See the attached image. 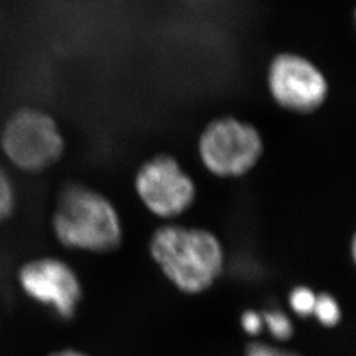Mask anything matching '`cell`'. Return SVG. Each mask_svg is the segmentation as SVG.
Listing matches in <instances>:
<instances>
[{
    "label": "cell",
    "mask_w": 356,
    "mask_h": 356,
    "mask_svg": "<svg viewBox=\"0 0 356 356\" xmlns=\"http://www.w3.org/2000/svg\"><path fill=\"white\" fill-rule=\"evenodd\" d=\"M148 250L166 280L189 296L207 292L226 266L220 239L201 227L166 223L153 231Z\"/></svg>",
    "instance_id": "obj_1"
},
{
    "label": "cell",
    "mask_w": 356,
    "mask_h": 356,
    "mask_svg": "<svg viewBox=\"0 0 356 356\" xmlns=\"http://www.w3.org/2000/svg\"><path fill=\"white\" fill-rule=\"evenodd\" d=\"M51 229L65 248L89 254L113 252L124 235L115 204L102 193L81 184H70L61 191Z\"/></svg>",
    "instance_id": "obj_2"
},
{
    "label": "cell",
    "mask_w": 356,
    "mask_h": 356,
    "mask_svg": "<svg viewBox=\"0 0 356 356\" xmlns=\"http://www.w3.org/2000/svg\"><path fill=\"white\" fill-rule=\"evenodd\" d=\"M264 153V140L254 124L234 116H222L204 127L198 140L202 165L220 178L242 177Z\"/></svg>",
    "instance_id": "obj_3"
},
{
    "label": "cell",
    "mask_w": 356,
    "mask_h": 356,
    "mask_svg": "<svg viewBox=\"0 0 356 356\" xmlns=\"http://www.w3.org/2000/svg\"><path fill=\"white\" fill-rule=\"evenodd\" d=\"M16 285L28 301L65 322L76 317L83 300L76 269L56 256L26 260L16 270Z\"/></svg>",
    "instance_id": "obj_4"
},
{
    "label": "cell",
    "mask_w": 356,
    "mask_h": 356,
    "mask_svg": "<svg viewBox=\"0 0 356 356\" xmlns=\"http://www.w3.org/2000/svg\"><path fill=\"white\" fill-rule=\"evenodd\" d=\"M1 147L13 165L28 173H38L58 161L65 143L49 115L23 108L7 122L1 134Z\"/></svg>",
    "instance_id": "obj_5"
},
{
    "label": "cell",
    "mask_w": 356,
    "mask_h": 356,
    "mask_svg": "<svg viewBox=\"0 0 356 356\" xmlns=\"http://www.w3.org/2000/svg\"><path fill=\"white\" fill-rule=\"evenodd\" d=\"M135 191L151 214L165 220L185 214L197 198L191 175L170 154H157L139 168Z\"/></svg>",
    "instance_id": "obj_6"
},
{
    "label": "cell",
    "mask_w": 356,
    "mask_h": 356,
    "mask_svg": "<svg viewBox=\"0 0 356 356\" xmlns=\"http://www.w3.org/2000/svg\"><path fill=\"white\" fill-rule=\"evenodd\" d=\"M267 85L275 103L294 114L317 111L329 95V82L318 66L292 51L279 53L270 60Z\"/></svg>",
    "instance_id": "obj_7"
},
{
    "label": "cell",
    "mask_w": 356,
    "mask_h": 356,
    "mask_svg": "<svg viewBox=\"0 0 356 356\" xmlns=\"http://www.w3.org/2000/svg\"><path fill=\"white\" fill-rule=\"evenodd\" d=\"M263 322H264V331L276 341V343L281 344L289 342L294 337V325L292 318L288 313L281 309H268L261 312Z\"/></svg>",
    "instance_id": "obj_8"
},
{
    "label": "cell",
    "mask_w": 356,
    "mask_h": 356,
    "mask_svg": "<svg viewBox=\"0 0 356 356\" xmlns=\"http://www.w3.org/2000/svg\"><path fill=\"white\" fill-rule=\"evenodd\" d=\"M313 317L327 329L337 327L342 321V309L338 300L327 292L317 293Z\"/></svg>",
    "instance_id": "obj_9"
},
{
    "label": "cell",
    "mask_w": 356,
    "mask_h": 356,
    "mask_svg": "<svg viewBox=\"0 0 356 356\" xmlns=\"http://www.w3.org/2000/svg\"><path fill=\"white\" fill-rule=\"evenodd\" d=\"M317 293L306 285L294 286L288 296V305L294 316L300 318L313 317Z\"/></svg>",
    "instance_id": "obj_10"
},
{
    "label": "cell",
    "mask_w": 356,
    "mask_h": 356,
    "mask_svg": "<svg viewBox=\"0 0 356 356\" xmlns=\"http://www.w3.org/2000/svg\"><path fill=\"white\" fill-rule=\"evenodd\" d=\"M16 204V195L11 178L0 168V222L7 220L13 216Z\"/></svg>",
    "instance_id": "obj_11"
},
{
    "label": "cell",
    "mask_w": 356,
    "mask_h": 356,
    "mask_svg": "<svg viewBox=\"0 0 356 356\" xmlns=\"http://www.w3.org/2000/svg\"><path fill=\"white\" fill-rule=\"evenodd\" d=\"M243 356H301L281 344L254 341L245 347Z\"/></svg>",
    "instance_id": "obj_12"
},
{
    "label": "cell",
    "mask_w": 356,
    "mask_h": 356,
    "mask_svg": "<svg viewBox=\"0 0 356 356\" xmlns=\"http://www.w3.org/2000/svg\"><path fill=\"white\" fill-rule=\"evenodd\" d=\"M241 326H242V330L248 337L256 338L260 334H263L264 332V322H263L261 312H257L254 309L244 310L241 314Z\"/></svg>",
    "instance_id": "obj_13"
},
{
    "label": "cell",
    "mask_w": 356,
    "mask_h": 356,
    "mask_svg": "<svg viewBox=\"0 0 356 356\" xmlns=\"http://www.w3.org/2000/svg\"><path fill=\"white\" fill-rule=\"evenodd\" d=\"M48 356H91L88 354V353H85V351H82V350H76V348H70V347H67V348H61V350H56V351H53Z\"/></svg>",
    "instance_id": "obj_14"
}]
</instances>
